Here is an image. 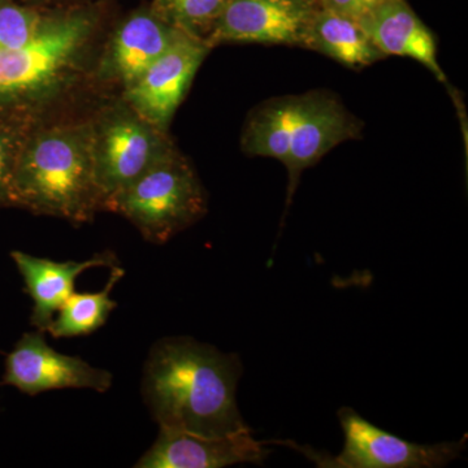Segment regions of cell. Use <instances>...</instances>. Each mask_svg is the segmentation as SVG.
<instances>
[{"label": "cell", "mask_w": 468, "mask_h": 468, "mask_svg": "<svg viewBox=\"0 0 468 468\" xmlns=\"http://www.w3.org/2000/svg\"><path fill=\"white\" fill-rule=\"evenodd\" d=\"M124 275L125 271L122 267L113 266L103 291L73 292L61 304L58 318L52 320L48 332L55 338H70L98 331L117 307L116 302L111 300L110 295L113 286L119 284Z\"/></svg>", "instance_id": "cell-17"}, {"label": "cell", "mask_w": 468, "mask_h": 468, "mask_svg": "<svg viewBox=\"0 0 468 468\" xmlns=\"http://www.w3.org/2000/svg\"><path fill=\"white\" fill-rule=\"evenodd\" d=\"M303 48L320 52L350 69L360 70L385 58L359 23L319 7L311 18Z\"/></svg>", "instance_id": "cell-15"}, {"label": "cell", "mask_w": 468, "mask_h": 468, "mask_svg": "<svg viewBox=\"0 0 468 468\" xmlns=\"http://www.w3.org/2000/svg\"><path fill=\"white\" fill-rule=\"evenodd\" d=\"M209 51L207 42L181 32L141 79L122 91V98L151 124L168 132Z\"/></svg>", "instance_id": "cell-8"}, {"label": "cell", "mask_w": 468, "mask_h": 468, "mask_svg": "<svg viewBox=\"0 0 468 468\" xmlns=\"http://www.w3.org/2000/svg\"><path fill=\"white\" fill-rule=\"evenodd\" d=\"M12 206L73 224L104 211L92 162L91 119L33 126L18 156Z\"/></svg>", "instance_id": "cell-3"}, {"label": "cell", "mask_w": 468, "mask_h": 468, "mask_svg": "<svg viewBox=\"0 0 468 468\" xmlns=\"http://www.w3.org/2000/svg\"><path fill=\"white\" fill-rule=\"evenodd\" d=\"M101 15L95 5L50 9L26 45L0 52V116L38 120L90 66Z\"/></svg>", "instance_id": "cell-2"}, {"label": "cell", "mask_w": 468, "mask_h": 468, "mask_svg": "<svg viewBox=\"0 0 468 468\" xmlns=\"http://www.w3.org/2000/svg\"><path fill=\"white\" fill-rule=\"evenodd\" d=\"M21 2L24 3H29V5H48V3H54V2H61V0H21Z\"/></svg>", "instance_id": "cell-22"}, {"label": "cell", "mask_w": 468, "mask_h": 468, "mask_svg": "<svg viewBox=\"0 0 468 468\" xmlns=\"http://www.w3.org/2000/svg\"><path fill=\"white\" fill-rule=\"evenodd\" d=\"M228 0H153L150 9L185 34L207 42Z\"/></svg>", "instance_id": "cell-18"}, {"label": "cell", "mask_w": 468, "mask_h": 468, "mask_svg": "<svg viewBox=\"0 0 468 468\" xmlns=\"http://www.w3.org/2000/svg\"><path fill=\"white\" fill-rule=\"evenodd\" d=\"M300 101L301 95L273 98L255 107L243 125V153L250 156L277 159L285 165Z\"/></svg>", "instance_id": "cell-16"}, {"label": "cell", "mask_w": 468, "mask_h": 468, "mask_svg": "<svg viewBox=\"0 0 468 468\" xmlns=\"http://www.w3.org/2000/svg\"><path fill=\"white\" fill-rule=\"evenodd\" d=\"M337 417L345 437L338 455L295 442L279 443L291 446L323 468H439L460 458L466 449L467 436L458 441L411 442L375 426L354 409H340Z\"/></svg>", "instance_id": "cell-6"}, {"label": "cell", "mask_w": 468, "mask_h": 468, "mask_svg": "<svg viewBox=\"0 0 468 468\" xmlns=\"http://www.w3.org/2000/svg\"><path fill=\"white\" fill-rule=\"evenodd\" d=\"M37 122L29 117L0 116V207L12 206L18 156Z\"/></svg>", "instance_id": "cell-20"}, {"label": "cell", "mask_w": 468, "mask_h": 468, "mask_svg": "<svg viewBox=\"0 0 468 468\" xmlns=\"http://www.w3.org/2000/svg\"><path fill=\"white\" fill-rule=\"evenodd\" d=\"M319 7V0H228L207 43L211 48L223 43L303 48Z\"/></svg>", "instance_id": "cell-7"}, {"label": "cell", "mask_w": 468, "mask_h": 468, "mask_svg": "<svg viewBox=\"0 0 468 468\" xmlns=\"http://www.w3.org/2000/svg\"><path fill=\"white\" fill-rule=\"evenodd\" d=\"M48 11L21 0H0V52L29 42L41 29Z\"/></svg>", "instance_id": "cell-19"}, {"label": "cell", "mask_w": 468, "mask_h": 468, "mask_svg": "<svg viewBox=\"0 0 468 468\" xmlns=\"http://www.w3.org/2000/svg\"><path fill=\"white\" fill-rule=\"evenodd\" d=\"M106 211L122 215L147 241L163 245L205 217L207 194L189 160L175 147L111 199Z\"/></svg>", "instance_id": "cell-4"}, {"label": "cell", "mask_w": 468, "mask_h": 468, "mask_svg": "<svg viewBox=\"0 0 468 468\" xmlns=\"http://www.w3.org/2000/svg\"><path fill=\"white\" fill-rule=\"evenodd\" d=\"M239 356L192 337H165L151 347L143 397L159 428L221 437L249 431L237 405Z\"/></svg>", "instance_id": "cell-1"}, {"label": "cell", "mask_w": 468, "mask_h": 468, "mask_svg": "<svg viewBox=\"0 0 468 468\" xmlns=\"http://www.w3.org/2000/svg\"><path fill=\"white\" fill-rule=\"evenodd\" d=\"M362 129L358 117L351 115L335 95L326 91L301 95L291 151L285 163L289 174L288 205L302 172L313 167L338 144L359 138Z\"/></svg>", "instance_id": "cell-10"}, {"label": "cell", "mask_w": 468, "mask_h": 468, "mask_svg": "<svg viewBox=\"0 0 468 468\" xmlns=\"http://www.w3.org/2000/svg\"><path fill=\"white\" fill-rule=\"evenodd\" d=\"M180 30L150 7L126 16L113 30L97 60L95 76L128 90L176 41Z\"/></svg>", "instance_id": "cell-11"}, {"label": "cell", "mask_w": 468, "mask_h": 468, "mask_svg": "<svg viewBox=\"0 0 468 468\" xmlns=\"http://www.w3.org/2000/svg\"><path fill=\"white\" fill-rule=\"evenodd\" d=\"M272 451L258 441L251 430L233 435L205 437L159 428V435L134 467L221 468L239 463L261 464Z\"/></svg>", "instance_id": "cell-12"}, {"label": "cell", "mask_w": 468, "mask_h": 468, "mask_svg": "<svg viewBox=\"0 0 468 468\" xmlns=\"http://www.w3.org/2000/svg\"><path fill=\"white\" fill-rule=\"evenodd\" d=\"M359 24L385 58L393 55L412 58L448 85V77L437 58L435 36L406 0L385 3Z\"/></svg>", "instance_id": "cell-13"}, {"label": "cell", "mask_w": 468, "mask_h": 468, "mask_svg": "<svg viewBox=\"0 0 468 468\" xmlns=\"http://www.w3.org/2000/svg\"><path fill=\"white\" fill-rule=\"evenodd\" d=\"M390 0H319L320 7L360 23Z\"/></svg>", "instance_id": "cell-21"}, {"label": "cell", "mask_w": 468, "mask_h": 468, "mask_svg": "<svg viewBox=\"0 0 468 468\" xmlns=\"http://www.w3.org/2000/svg\"><path fill=\"white\" fill-rule=\"evenodd\" d=\"M112 380L106 369L52 349L41 331L24 335L5 362V384L30 396L67 388L104 393Z\"/></svg>", "instance_id": "cell-9"}, {"label": "cell", "mask_w": 468, "mask_h": 468, "mask_svg": "<svg viewBox=\"0 0 468 468\" xmlns=\"http://www.w3.org/2000/svg\"><path fill=\"white\" fill-rule=\"evenodd\" d=\"M11 257L33 300L32 324L41 332L48 331L55 313L75 292L77 277L90 268L117 266L112 252L97 254L84 261H55L23 251H12Z\"/></svg>", "instance_id": "cell-14"}, {"label": "cell", "mask_w": 468, "mask_h": 468, "mask_svg": "<svg viewBox=\"0 0 468 468\" xmlns=\"http://www.w3.org/2000/svg\"><path fill=\"white\" fill-rule=\"evenodd\" d=\"M91 125L95 178L106 211L111 199L176 146L168 132L147 122L122 97L91 117Z\"/></svg>", "instance_id": "cell-5"}]
</instances>
